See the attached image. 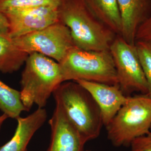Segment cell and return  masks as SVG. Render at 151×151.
Segmentation results:
<instances>
[{"mask_svg": "<svg viewBox=\"0 0 151 151\" xmlns=\"http://www.w3.org/2000/svg\"><path fill=\"white\" fill-rule=\"evenodd\" d=\"M48 116L44 108H38L27 116H19L17 127L11 139L0 147V151H27L32 137L46 122Z\"/></svg>", "mask_w": 151, "mask_h": 151, "instance_id": "7c38bea8", "label": "cell"}, {"mask_svg": "<svg viewBox=\"0 0 151 151\" xmlns=\"http://www.w3.org/2000/svg\"><path fill=\"white\" fill-rule=\"evenodd\" d=\"M122 19L121 37L135 45V36L140 25L151 15V0H117Z\"/></svg>", "mask_w": 151, "mask_h": 151, "instance_id": "8fae6325", "label": "cell"}, {"mask_svg": "<svg viewBox=\"0 0 151 151\" xmlns=\"http://www.w3.org/2000/svg\"><path fill=\"white\" fill-rule=\"evenodd\" d=\"M20 79V96L27 111L35 105L44 108L63 82L60 63L38 53L29 54Z\"/></svg>", "mask_w": 151, "mask_h": 151, "instance_id": "3957f363", "label": "cell"}, {"mask_svg": "<svg viewBox=\"0 0 151 151\" xmlns=\"http://www.w3.org/2000/svg\"><path fill=\"white\" fill-rule=\"evenodd\" d=\"M7 118H9L8 116L5 114H2L1 115H0V132H1V130L3 124L5 123V122L7 119Z\"/></svg>", "mask_w": 151, "mask_h": 151, "instance_id": "44dd1931", "label": "cell"}, {"mask_svg": "<svg viewBox=\"0 0 151 151\" xmlns=\"http://www.w3.org/2000/svg\"><path fill=\"white\" fill-rule=\"evenodd\" d=\"M0 110L8 118L16 119L22 111H27L21 100L20 91L0 80Z\"/></svg>", "mask_w": 151, "mask_h": 151, "instance_id": "9a60e30c", "label": "cell"}, {"mask_svg": "<svg viewBox=\"0 0 151 151\" xmlns=\"http://www.w3.org/2000/svg\"><path fill=\"white\" fill-rule=\"evenodd\" d=\"M8 30V22L4 16L0 12V30L7 32Z\"/></svg>", "mask_w": 151, "mask_h": 151, "instance_id": "ffe728a7", "label": "cell"}, {"mask_svg": "<svg viewBox=\"0 0 151 151\" xmlns=\"http://www.w3.org/2000/svg\"><path fill=\"white\" fill-rule=\"evenodd\" d=\"M88 151V150H87V151Z\"/></svg>", "mask_w": 151, "mask_h": 151, "instance_id": "7402d4cb", "label": "cell"}, {"mask_svg": "<svg viewBox=\"0 0 151 151\" xmlns=\"http://www.w3.org/2000/svg\"><path fill=\"white\" fill-rule=\"evenodd\" d=\"M151 42V15L139 27L135 36V41Z\"/></svg>", "mask_w": 151, "mask_h": 151, "instance_id": "d6986e66", "label": "cell"}, {"mask_svg": "<svg viewBox=\"0 0 151 151\" xmlns=\"http://www.w3.org/2000/svg\"><path fill=\"white\" fill-rule=\"evenodd\" d=\"M62 0H0V12L40 6L59 7Z\"/></svg>", "mask_w": 151, "mask_h": 151, "instance_id": "2e32d148", "label": "cell"}, {"mask_svg": "<svg viewBox=\"0 0 151 151\" xmlns=\"http://www.w3.org/2000/svg\"><path fill=\"white\" fill-rule=\"evenodd\" d=\"M17 48L30 54L38 53L60 63L74 44L69 29L61 22L35 32L14 38Z\"/></svg>", "mask_w": 151, "mask_h": 151, "instance_id": "8992f818", "label": "cell"}, {"mask_svg": "<svg viewBox=\"0 0 151 151\" xmlns=\"http://www.w3.org/2000/svg\"><path fill=\"white\" fill-rule=\"evenodd\" d=\"M150 131H151V129H150Z\"/></svg>", "mask_w": 151, "mask_h": 151, "instance_id": "603a6c76", "label": "cell"}, {"mask_svg": "<svg viewBox=\"0 0 151 151\" xmlns=\"http://www.w3.org/2000/svg\"><path fill=\"white\" fill-rule=\"evenodd\" d=\"M151 127V97L128 96L110 123L105 126L108 138L115 147L130 146L135 138L148 133Z\"/></svg>", "mask_w": 151, "mask_h": 151, "instance_id": "5b68a950", "label": "cell"}, {"mask_svg": "<svg viewBox=\"0 0 151 151\" xmlns=\"http://www.w3.org/2000/svg\"><path fill=\"white\" fill-rule=\"evenodd\" d=\"M53 95L84 140L87 142L97 138L104 125L101 114L87 90L75 81H65Z\"/></svg>", "mask_w": 151, "mask_h": 151, "instance_id": "7a4b0ae2", "label": "cell"}, {"mask_svg": "<svg viewBox=\"0 0 151 151\" xmlns=\"http://www.w3.org/2000/svg\"><path fill=\"white\" fill-rule=\"evenodd\" d=\"M29 54L17 48L7 32L0 30V72L12 73L20 70Z\"/></svg>", "mask_w": 151, "mask_h": 151, "instance_id": "5bb4252c", "label": "cell"}, {"mask_svg": "<svg viewBox=\"0 0 151 151\" xmlns=\"http://www.w3.org/2000/svg\"><path fill=\"white\" fill-rule=\"evenodd\" d=\"M91 94L101 111L103 124L106 126L127 101L118 85H109L90 81H75Z\"/></svg>", "mask_w": 151, "mask_h": 151, "instance_id": "30bf717a", "label": "cell"}, {"mask_svg": "<svg viewBox=\"0 0 151 151\" xmlns=\"http://www.w3.org/2000/svg\"><path fill=\"white\" fill-rule=\"evenodd\" d=\"M59 63L63 82L83 80L118 85L109 50L89 51L74 47Z\"/></svg>", "mask_w": 151, "mask_h": 151, "instance_id": "277c9868", "label": "cell"}, {"mask_svg": "<svg viewBox=\"0 0 151 151\" xmlns=\"http://www.w3.org/2000/svg\"><path fill=\"white\" fill-rule=\"evenodd\" d=\"M60 22L70 30L74 46L89 51L109 50L117 36L100 22L82 0H62Z\"/></svg>", "mask_w": 151, "mask_h": 151, "instance_id": "6da1fadb", "label": "cell"}, {"mask_svg": "<svg viewBox=\"0 0 151 151\" xmlns=\"http://www.w3.org/2000/svg\"><path fill=\"white\" fill-rule=\"evenodd\" d=\"M82 1L100 22L117 35H121L122 24L117 0Z\"/></svg>", "mask_w": 151, "mask_h": 151, "instance_id": "4fadbf2b", "label": "cell"}, {"mask_svg": "<svg viewBox=\"0 0 151 151\" xmlns=\"http://www.w3.org/2000/svg\"><path fill=\"white\" fill-rule=\"evenodd\" d=\"M50 142L47 151H83L86 142L67 118L58 103L49 120Z\"/></svg>", "mask_w": 151, "mask_h": 151, "instance_id": "9c48e42d", "label": "cell"}, {"mask_svg": "<svg viewBox=\"0 0 151 151\" xmlns=\"http://www.w3.org/2000/svg\"><path fill=\"white\" fill-rule=\"evenodd\" d=\"M130 151H151V131L133 140Z\"/></svg>", "mask_w": 151, "mask_h": 151, "instance_id": "ac0fdd59", "label": "cell"}, {"mask_svg": "<svg viewBox=\"0 0 151 151\" xmlns=\"http://www.w3.org/2000/svg\"><path fill=\"white\" fill-rule=\"evenodd\" d=\"M58 7L40 6L9 10L2 14L8 22V34L15 38L37 32L60 22Z\"/></svg>", "mask_w": 151, "mask_h": 151, "instance_id": "ba28073f", "label": "cell"}, {"mask_svg": "<svg viewBox=\"0 0 151 151\" xmlns=\"http://www.w3.org/2000/svg\"><path fill=\"white\" fill-rule=\"evenodd\" d=\"M109 51L115 67L118 86L124 94L136 92L148 96L149 87L135 45L117 35Z\"/></svg>", "mask_w": 151, "mask_h": 151, "instance_id": "52a82bcc", "label": "cell"}, {"mask_svg": "<svg viewBox=\"0 0 151 151\" xmlns=\"http://www.w3.org/2000/svg\"><path fill=\"white\" fill-rule=\"evenodd\" d=\"M135 46L149 87L148 96L151 97V42L137 40Z\"/></svg>", "mask_w": 151, "mask_h": 151, "instance_id": "e0dca14e", "label": "cell"}]
</instances>
